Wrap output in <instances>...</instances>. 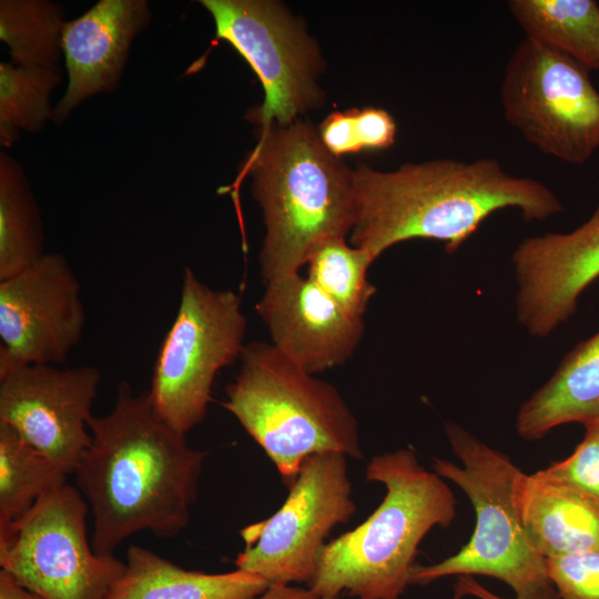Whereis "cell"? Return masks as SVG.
<instances>
[{"label":"cell","instance_id":"cell-1","mask_svg":"<svg viewBox=\"0 0 599 599\" xmlns=\"http://www.w3.org/2000/svg\"><path fill=\"white\" fill-rule=\"evenodd\" d=\"M88 426L92 440L74 474L92 512L95 552L114 555L140 531L159 538L183 531L207 453L191 447L156 416L148 392L134 394L126 382L112 410Z\"/></svg>","mask_w":599,"mask_h":599},{"label":"cell","instance_id":"cell-2","mask_svg":"<svg viewBox=\"0 0 599 599\" xmlns=\"http://www.w3.org/2000/svg\"><path fill=\"white\" fill-rule=\"evenodd\" d=\"M352 244L376 260L403 241L430 238L456 252L494 212L517 209L527 222L565 211L542 182L507 172L493 158L438 159L377 171L353 170Z\"/></svg>","mask_w":599,"mask_h":599},{"label":"cell","instance_id":"cell-3","mask_svg":"<svg viewBox=\"0 0 599 599\" xmlns=\"http://www.w3.org/2000/svg\"><path fill=\"white\" fill-rule=\"evenodd\" d=\"M266 226L260 253L265 284L297 274L319 242L345 237L355 222L353 170L302 119L260 130L242 165Z\"/></svg>","mask_w":599,"mask_h":599},{"label":"cell","instance_id":"cell-4","mask_svg":"<svg viewBox=\"0 0 599 599\" xmlns=\"http://www.w3.org/2000/svg\"><path fill=\"white\" fill-rule=\"evenodd\" d=\"M366 479L385 487L362 524L328 541L307 588L315 597L396 599L410 586L418 546L432 528L448 527L456 498L447 483L402 448L374 456Z\"/></svg>","mask_w":599,"mask_h":599},{"label":"cell","instance_id":"cell-5","mask_svg":"<svg viewBox=\"0 0 599 599\" xmlns=\"http://www.w3.org/2000/svg\"><path fill=\"white\" fill-rule=\"evenodd\" d=\"M222 406L290 485L311 456L363 458L358 423L334 385L309 374L272 343L250 342Z\"/></svg>","mask_w":599,"mask_h":599},{"label":"cell","instance_id":"cell-6","mask_svg":"<svg viewBox=\"0 0 599 599\" xmlns=\"http://www.w3.org/2000/svg\"><path fill=\"white\" fill-rule=\"evenodd\" d=\"M460 466L443 458L433 470L464 490L475 509L469 541L455 555L428 566H415L410 585H428L448 576H488L508 585L515 596H528L551 583L545 558L534 550L521 527L514 497L521 471L510 458L455 423L445 426Z\"/></svg>","mask_w":599,"mask_h":599},{"label":"cell","instance_id":"cell-7","mask_svg":"<svg viewBox=\"0 0 599 599\" xmlns=\"http://www.w3.org/2000/svg\"><path fill=\"white\" fill-rule=\"evenodd\" d=\"M247 321L241 297L185 268L175 318L160 346L148 392L156 416L186 435L207 414L217 373L241 358Z\"/></svg>","mask_w":599,"mask_h":599},{"label":"cell","instance_id":"cell-8","mask_svg":"<svg viewBox=\"0 0 599 599\" xmlns=\"http://www.w3.org/2000/svg\"><path fill=\"white\" fill-rule=\"evenodd\" d=\"M589 70L525 37L500 84L505 120L546 155L582 165L599 149V92Z\"/></svg>","mask_w":599,"mask_h":599},{"label":"cell","instance_id":"cell-9","mask_svg":"<svg viewBox=\"0 0 599 599\" xmlns=\"http://www.w3.org/2000/svg\"><path fill=\"white\" fill-rule=\"evenodd\" d=\"M89 505L64 484L0 531V567L43 599H105L125 562L99 555L88 537Z\"/></svg>","mask_w":599,"mask_h":599},{"label":"cell","instance_id":"cell-10","mask_svg":"<svg viewBox=\"0 0 599 599\" xmlns=\"http://www.w3.org/2000/svg\"><path fill=\"white\" fill-rule=\"evenodd\" d=\"M347 458L335 451L308 457L280 509L241 530L245 547L236 568L270 586L308 585L331 531L356 512Z\"/></svg>","mask_w":599,"mask_h":599},{"label":"cell","instance_id":"cell-11","mask_svg":"<svg viewBox=\"0 0 599 599\" xmlns=\"http://www.w3.org/2000/svg\"><path fill=\"white\" fill-rule=\"evenodd\" d=\"M216 37L247 61L264 89V101L248 112L261 128L290 124L319 106L316 81L324 68L316 42L281 3L270 0H201Z\"/></svg>","mask_w":599,"mask_h":599},{"label":"cell","instance_id":"cell-12","mask_svg":"<svg viewBox=\"0 0 599 599\" xmlns=\"http://www.w3.org/2000/svg\"><path fill=\"white\" fill-rule=\"evenodd\" d=\"M101 374L93 366L0 369V424L68 474L91 444L89 419Z\"/></svg>","mask_w":599,"mask_h":599},{"label":"cell","instance_id":"cell-13","mask_svg":"<svg viewBox=\"0 0 599 599\" xmlns=\"http://www.w3.org/2000/svg\"><path fill=\"white\" fill-rule=\"evenodd\" d=\"M84 326L80 284L62 254L0 281V369L64 363Z\"/></svg>","mask_w":599,"mask_h":599},{"label":"cell","instance_id":"cell-14","mask_svg":"<svg viewBox=\"0 0 599 599\" xmlns=\"http://www.w3.org/2000/svg\"><path fill=\"white\" fill-rule=\"evenodd\" d=\"M517 316L532 336H548L577 309L580 294L599 277V203L569 233L525 238L512 253Z\"/></svg>","mask_w":599,"mask_h":599},{"label":"cell","instance_id":"cell-15","mask_svg":"<svg viewBox=\"0 0 599 599\" xmlns=\"http://www.w3.org/2000/svg\"><path fill=\"white\" fill-rule=\"evenodd\" d=\"M255 311L272 344L313 375L348 361L365 328L363 317L346 311L300 273L266 283Z\"/></svg>","mask_w":599,"mask_h":599},{"label":"cell","instance_id":"cell-16","mask_svg":"<svg viewBox=\"0 0 599 599\" xmlns=\"http://www.w3.org/2000/svg\"><path fill=\"white\" fill-rule=\"evenodd\" d=\"M150 19L145 0H100L80 17L65 21L62 53L68 85L53 108L55 124L89 98L119 84L131 44Z\"/></svg>","mask_w":599,"mask_h":599},{"label":"cell","instance_id":"cell-17","mask_svg":"<svg viewBox=\"0 0 599 599\" xmlns=\"http://www.w3.org/2000/svg\"><path fill=\"white\" fill-rule=\"evenodd\" d=\"M514 497L524 532L541 557L599 551L598 497L522 471Z\"/></svg>","mask_w":599,"mask_h":599},{"label":"cell","instance_id":"cell-18","mask_svg":"<svg viewBox=\"0 0 599 599\" xmlns=\"http://www.w3.org/2000/svg\"><path fill=\"white\" fill-rule=\"evenodd\" d=\"M270 587L264 578L245 570H189L148 548L131 545L125 569L105 599H254Z\"/></svg>","mask_w":599,"mask_h":599},{"label":"cell","instance_id":"cell-19","mask_svg":"<svg viewBox=\"0 0 599 599\" xmlns=\"http://www.w3.org/2000/svg\"><path fill=\"white\" fill-rule=\"evenodd\" d=\"M599 420V332L577 344L555 374L520 406L516 429L537 440L568 423Z\"/></svg>","mask_w":599,"mask_h":599},{"label":"cell","instance_id":"cell-20","mask_svg":"<svg viewBox=\"0 0 599 599\" xmlns=\"http://www.w3.org/2000/svg\"><path fill=\"white\" fill-rule=\"evenodd\" d=\"M508 8L525 32L599 71V4L593 0H510Z\"/></svg>","mask_w":599,"mask_h":599},{"label":"cell","instance_id":"cell-21","mask_svg":"<svg viewBox=\"0 0 599 599\" xmlns=\"http://www.w3.org/2000/svg\"><path fill=\"white\" fill-rule=\"evenodd\" d=\"M40 210L21 165L0 155V281L40 260L44 253Z\"/></svg>","mask_w":599,"mask_h":599},{"label":"cell","instance_id":"cell-22","mask_svg":"<svg viewBox=\"0 0 599 599\" xmlns=\"http://www.w3.org/2000/svg\"><path fill=\"white\" fill-rule=\"evenodd\" d=\"M69 474L0 424V531L22 518Z\"/></svg>","mask_w":599,"mask_h":599},{"label":"cell","instance_id":"cell-23","mask_svg":"<svg viewBox=\"0 0 599 599\" xmlns=\"http://www.w3.org/2000/svg\"><path fill=\"white\" fill-rule=\"evenodd\" d=\"M63 8L48 0H1L0 39L12 63L59 68L62 53Z\"/></svg>","mask_w":599,"mask_h":599},{"label":"cell","instance_id":"cell-24","mask_svg":"<svg viewBox=\"0 0 599 599\" xmlns=\"http://www.w3.org/2000/svg\"><path fill=\"white\" fill-rule=\"evenodd\" d=\"M61 80L60 68L0 63L1 145H11L20 131L38 132L52 120L51 94Z\"/></svg>","mask_w":599,"mask_h":599},{"label":"cell","instance_id":"cell-25","mask_svg":"<svg viewBox=\"0 0 599 599\" xmlns=\"http://www.w3.org/2000/svg\"><path fill=\"white\" fill-rule=\"evenodd\" d=\"M374 261L365 250L349 246L345 237L327 238L309 252L307 278L346 311L363 317L376 293L367 278Z\"/></svg>","mask_w":599,"mask_h":599},{"label":"cell","instance_id":"cell-26","mask_svg":"<svg viewBox=\"0 0 599 599\" xmlns=\"http://www.w3.org/2000/svg\"><path fill=\"white\" fill-rule=\"evenodd\" d=\"M545 565L560 599H599V551L549 557Z\"/></svg>","mask_w":599,"mask_h":599},{"label":"cell","instance_id":"cell-27","mask_svg":"<svg viewBox=\"0 0 599 599\" xmlns=\"http://www.w3.org/2000/svg\"><path fill=\"white\" fill-rule=\"evenodd\" d=\"M583 426L585 437L568 458L536 473L599 498V420Z\"/></svg>","mask_w":599,"mask_h":599},{"label":"cell","instance_id":"cell-28","mask_svg":"<svg viewBox=\"0 0 599 599\" xmlns=\"http://www.w3.org/2000/svg\"><path fill=\"white\" fill-rule=\"evenodd\" d=\"M396 132V122L387 111L372 106L353 109L351 135L357 152L390 148Z\"/></svg>","mask_w":599,"mask_h":599},{"label":"cell","instance_id":"cell-29","mask_svg":"<svg viewBox=\"0 0 599 599\" xmlns=\"http://www.w3.org/2000/svg\"><path fill=\"white\" fill-rule=\"evenodd\" d=\"M464 597H474L477 599H560L552 583L528 596L504 598L485 588L473 576H457L454 587V599H463Z\"/></svg>","mask_w":599,"mask_h":599},{"label":"cell","instance_id":"cell-30","mask_svg":"<svg viewBox=\"0 0 599 599\" xmlns=\"http://www.w3.org/2000/svg\"><path fill=\"white\" fill-rule=\"evenodd\" d=\"M0 599H43L17 581L9 572L0 569Z\"/></svg>","mask_w":599,"mask_h":599},{"label":"cell","instance_id":"cell-31","mask_svg":"<svg viewBox=\"0 0 599 599\" xmlns=\"http://www.w3.org/2000/svg\"><path fill=\"white\" fill-rule=\"evenodd\" d=\"M308 588L297 586H271L264 593L254 599H314Z\"/></svg>","mask_w":599,"mask_h":599},{"label":"cell","instance_id":"cell-32","mask_svg":"<svg viewBox=\"0 0 599 599\" xmlns=\"http://www.w3.org/2000/svg\"><path fill=\"white\" fill-rule=\"evenodd\" d=\"M314 599H341L339 596H323V597H315ZM400 599V598H396Z\"/></svg>","mask_w":599,"mask_h":599}]
</instances>
